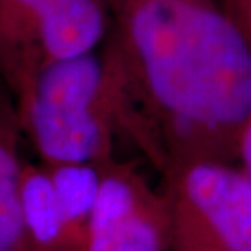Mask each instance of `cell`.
I'll return each mask as SVG.
<instances>
[{
  "instance_id": "6da1fadb",
  "label": "cell",
  "mask_w": 251,
  "mask_h": 251,
  "mask_svg": "<svg viewBox=\"0 0 251 251\" xmlns=\"http://www.w3.org/2000/svg\"><path fill=\"white\" fill-rule=\"evenodd\" d=\"M135 101L130 144L162 176L238 163L251 116V51L217 0H104Z\"/></svg>"
},
{
  "instance_id": "5b68a950",
  "label": "cell",
  "mask_w": 251,
  "mask_h": 251,
  "mask_svg": "<svg viewBox=\"0 0 251 251\" xmlns=\"http://www.w3.org/2000/svg\"><path fill=\"white\" fill-rule=\"evenodd\" d=\"M101 183L85 251H173L167 199L132 163L111 160Z\"/></svg>"
},
{
  "instance_id": "ba28073f",
  "label": "cell",
  "mask_w": 251,
  "mask_h": 251,
  "mask_svg": "<svg viewBox=\"0 0 251 251\" xmlns=\"http://www.w3.org/2000/svg\"><path fill=\"white\" fill-rule=\"evenodd\" d=\"M43 165L52 179L74 247L77 251H85L90 220L101 183V167L97 163Z\"/></svg>"
},
{
  "instance_id": "52a82bcc",
  "label": "cell",
  "mask_w": 251,
  "mask_h": 251,
  "mask_svg": "<svg viewBox=\"0 0 251 251\" xmlns=\"http://www.w3.org/2000/svg\"><path fill=\"white\" fill-rule=\"evenodd\" d=\"M22 202L33 251H77L70 238L52 179L43 163L23 162Z\"/></svg>"
},
{
  "instance_id": "277c9868",
  "label": "cell",
  "mask_w": 251,
  "mask_h": 251,
  "mask_svg": "<svg viewBox=\"0 0 251 251\" xmlns=\"http://www.w3.org/2000/svg\"><path fill=\"white\" fill-rule=\"evenodd\" d=\"M173 251H251V181L238 163L198 160L160 176Z\"/></svg>"
},
{
  "instance_id": "7a4b0ae2",
  "label": "cell",
  "mask_w": 251,
  "mask_h": 251,
  "mask_svg": "<svg viewBox=\"0 0 251 251\" xmlns=\"http://www.w3.org/2000/svg\"><path fill=\"white\" fill-rule=\"evenodd\" d=\"M22 132L43 163L116 160L135 119L129 74L109 34L92 52L46 65L15 100Z\"/></svg>"
},
{
  "instance_id": "8fae6325",
  "label": "cell",
  "mask_w": 251,
  "mask_h": 251,
  "mask_svg": "<svg viewBox=\"0 0 251 251\" xmlns=\"http://www.w3.org/2000/svg\"><path fill=\"white\" fill-rule=\"evenodd\" d=\"M2 92H3V90H2V88H0V93H2Z\"/></svg>"
},
{
  "instance_id": "9c48e42d",
  "label": "cell",
  "mask_w": 251,
  "mask_h": 251,
  "mask_svg": "<svg viewBox=\"0 0 251 251\" xmlns=\"http://www.w3.org/2000/svg\"><path fill=\"white\" fill-rule=\"evenodd\" d=\"M217 2L251 51V0H217Z\"/></svg>"
},
{
  "instance_id": "8992f818",
  "label": "cell",
  "mask_w": 251,
  "mask_h": 251,
  "mask_svg": "<svg viewBox=\"0 0 251 251\" xmlns=\"http://www.w3.org/2000/svg\"><path fill=\"white\" fill-rule=\"evenodd\" d=\"M17 106L0 93V251H33L22 202V168Z\"/></svg>"
},
{
  "instance_id": "3957f363",
  "label": "cell",
  "mask_w": 251,
  "mask_h": 251,
  "mask_svg": "<svg viewBox=\"0 0 251 251\" xmlns=\"http://www.w3.org/2000/svg\"><path fill=\"white\" fill-rule=\"evenodd\" d=\"M104 0H0V83L17 100L46 65L98 49Z\"/></svg>"
},
{
  "instance_id": "30bf717a",
  "label": "cell",
  "mask_w": 251,
  "mask_h": 251,
  "mask_svg": "<svg viewBox=\"0 0 251 251\" xmlns=\"http://www.w3.org/2000/svg\"><path fill=\"white\" fill-rule=\"evenodd\" d=\"M238 165L251 181V116L245 124L238 142Z\"/></svg>"
}]
</instances>
